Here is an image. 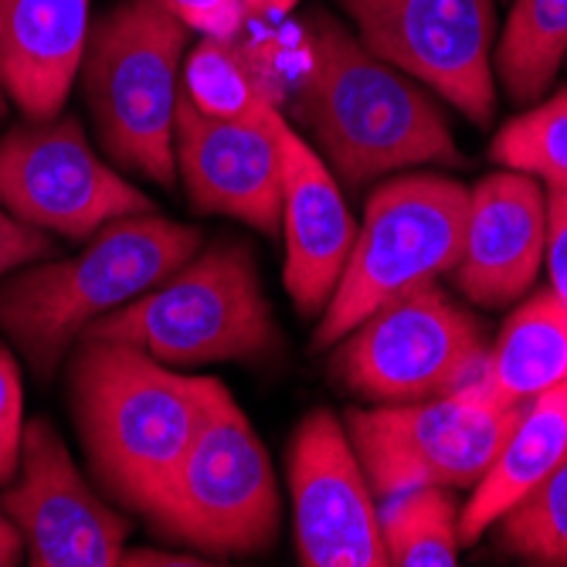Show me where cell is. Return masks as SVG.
<instances>
[{
  "label": "cell",
  "mask_w": 567,
  "mask_h": 567,
  "mask_svg": "<svg viewBox=\"0 0 567 567\" xmlns=\"http://www.w3.org/2000/svg\"><path fill=\"white\" fill-rule=\"evenodd\" d=\"M292 123L350 190L425 164H458L439 95L381 62L327 11L309 14V72Z\"/></svg>",
  "instance_id": "cell-1"
},
{
  "label": "cell",
  "mask_w": 567,
  "mask_h": 567,
  "mask_svg": "<svg viewBox=\"0 0 567 567\" xmlns=\"http://www.w3.org/2000/svg\"><path fill=\"white\" fill-rule=\"evenodd\" d=\"M218 388V378L174 371L133 343L82 337L69 364V398L102 489L146 517Z\"/></svg>",
  "instance_id": "cell-2"
},
{
  "label": "cell",
  "mask_w": 567,
  "mask_h": 567,
  "mask_svg": "<svg viewBox=\"0 0 567 567\" xmlns=\"http://www.w3.org/2000/svg\"><path fill=\"white\" fill-rule=\"evenodd\" d=\"M200 241L197 228L157 212L116 218L72 259H41L0 282V330L38 374H51L99 317L167 279Z\"/></svg>",
  "instance_id": "cell-3"
},
{
  "label": "cell",
  "mask_w": 567,
  "mask_h": 567,
  "mask_svg": "<svg viewBox=\"0 0 567 567\" xmlns=\"http://www.w3.org/2000/svg\"><path fill=\"white\" fill-rule=\"evenodd\" d=\"M82 337L120 340L171 368L269 360L282 337L259 269L241 241H215ZM79 337V340H82Z\"/></svg>",
  "instance_id": "cell-4"
},
{
  "label": "cell",
  "mask_w": 567,
  "mask_h": 567,
  "mask_svg": "<svg viewBox=\"0 0 567 567\" xmlns=\"http://www.w3.org/2000/svg\"><path fill=\"white\" fill-rule=\"evenodd\" d=\"M190 28L153 0H123L89 28L85 99L110 161L161 187L177 181L174 123Z\"/></svg>",
  "instance_id": "cell-5"
},
{
  "label": "cell",
  "mask_w": 567,
  "mask_h": 567,
  "mask_svg": "<svg viewBox=\"0 0 567 567\" xmlns=\"http://www.w3.org/2000/svg\"><path fill=\"white\" fill-rule=\"evenodd\" d=\"M146 520L200 557H248L276 544L282 499L272 458L225 384Z\"/></svg>",
  "instance_id": "cell-6"
},
{
  "label": "cell",
  "mask_w": 567,
  "mask_h": 567,
  "mask_svg": "<svg viewBox=\"0 0 567 567\" xmlns=\"http://www.w3.org/2000/svg\"><path fill=\"white\" fill-rule=\"evenodd\" d=\"M470 187L435 171L384 181L357 225L337 292L320 313L313 347H333L378 306L439 282L455 266Z\"/></svg>",
  "instance_id": "cell-7"
},
{
  "label": "cell",
  "mask_w": 567,
  "mask_h": 567,
  "mask_svg": "<svg viewBox=\"0 0 567 567\" xmlns=\"http://www.w3.org/2000/svg\"><path fill=\"white\" fill-rule=\"evenodd\" d=\"M524 408L499 404L470 381L429 401L350 408L343 425L381 503L419 486L470 493L489 473Z\"/></svg>",
  "instance_id": "cell-8"
},
{
  "label": "cell",
  "mask_w": 567,
  "mask_h": 567,
  "mask_svg": "<svg viewBox=\"0 0 567 567\" xmlns=\"http://www.w3.org/2000/svg\"><path fill=\"white\" fill-rule=\"evenodd\" d=\"M333 353V378L368 404H411L480 378L486 333L445 289L422 286L368 313Z\"/></svg>",
  "instance_id": "cell-9"
},
{
  "label": "cell",
  "mask_w": 567,
  "mask_h": 567,
  "mask_svg": "<svg viewBox=\"0 0 567 567\" xmlns=\"http://www.w3.org/2000/svg\"><path fill=\"white\" fill-rule=\"evenodd\" d=\"M368 51L476 126L496 116V0H337Z\"/></svg>",
  "instance_id": "cell-10"
},
{
  "label": "cell",
  "mask_w": 567,
  "mask_h": 567,
  "mask_svg": "<svg viewBox=\"0 0 567 567\" xmlns=\"http://www.w3.org/2000/svg\"><path fill=\"white\" fill-rule=\"evenodd\" d=\"M0 208L44 235L85 241L157 204L99 157L75 116H55L24 120L0 140Z\"/></svg>",
  "instance_id": "cell-11"
},
{
  "label": "cell",
  "mask_w": 567,
  "mask_h": 567,
  "mask_svg": "<svg viewBox=\"0 0 567 567\" xmlns=\"http://www.w3.org/2000/svg\"><path fill=\"white\" fill-rule=\"evenodd\" d=\"M34 567H113L123 560L130 520L79 473L62 432L48 419L24 422L18 476L0 493Z\"/></svg>",
  "instance_id": "cell-12"
},
{
  "label": "cell",
  "mask_w": 567,
  "mask_h": 567,
  "mask_svg": "<svg viewBox=\"0 0 567 567\" xmlns=\"http://www.w3.org/2000/svg\"><path fill=\"white\" fill-rule=\"evenodd\" d=\"M292 540L306 567H384L378 496L330 408L299 422L289 442Z\"/></svg>",
  "instance_id": "cell-13"
},
{
  "label": "cell",
  "mask_w": 567,
  "mask_h": 567,
  "mask_svg": "<svg viewBox=\"0 0 567 567\" xmlns=\"http://www.w3.org/2000/svg\"><path fill=\"white\" fill-rule=\"evenodd\" d=\"M282 113L276 102L259 116L221 120L177 99V174L200 215H225L255 231H279L282 212Z\"/></svg>",
  "instance_id": "cell-14"
},
{
  "label": "cell",
  "mask_w": 567,
  "mask_h": 567,
  "mask_svg": "<svg viewBox=\"0 0 567 567\" xmlns=\"http://www.w3.org/2000/svg\"><path fill=\"white\" fill-rule=\"evenodd\" d=\"M547 248V187L520 171L499 167L470 187L466 221L452 289L483 309H499L524 299L540 269Z\"/></svg>",
  "instance_id": "cell-15"
},
{
  "label": "cell",
  "mask_w": 567,
  "mask_h": 567,
  "mask_svg": "<svg viewBox=\"0 0 567 567\" xmlns=\"http://www.w3.org/2000/svg\"><path fill=\"white\" fill-rule=\"evenodd\" d=\"M282 150V212L286 241L282 282L299 317H320L343 276L357 238V221L343 200V187L320 153L296 126L279 123Z\"/></svg>",
  "instance_id": "cell-16"
},
{
  "label": "cell",
  "mask_w": 567,
  "mask_h": 567,
  "mask_svg": "<svg viewBox=\"0 0 567 567\" xmlns=\"http://www.w3.org/2000/svg\"><path fill=\"white\" fill-rule=\"evenodd\" d=\"M89 0H14L0 34V89L24 120L62 116L89 44Z\"/></svg>",
  "instance_id": "cell-17"
},
{
  "label": "cell",
  "mask_w": 567,
  "mask_h": 567,
  "mask_svg": "<svg viewBox=\"0 0 567 567\" xmlns=\"http://www.w3.org/2000/svg\"><path fill=\"white\" fill-rule=\"evenodd\" d=\"M567 455V384L534 398L517 429L509 432L489 473L458 506V540L476 544L506 509L517 506L540 480H547Z\"/></svg>",
  "instance_id": "cell-18"
},
{
  "label": "cell",
  "mask_w": 567,
  "mask_h": 567,
  "mask_svg": "<svg viewBox=\"0 0 567 567\" xmlns=\"http://www.w3.org/2000/svg\"><path fill=\"white\" fill-rule=\"evenodd\" d=\"M560 384H567V306L554 289H540L513 309L489 343L476 388L499 404H530Z\"/></svg>",
  "instance_id": "cell-19"
},
{
  "label": "cell",
  "mask_w": 567,
  "mask_h": 567,
  "mask_svg": "<svg viewBox=\"0 0 567 567\" xmlns=\"http://www.w3.org/2000/svg\"><path fill=\"white\" fill-rule=\"evenodd\" d=\"M567 59V0H513L493 51V72L506 95L534 106Z\"/></svg>",
  "instance_id": "cell-20"
},
{
  "label": "cell",
  "mask_w": 567,
  "mask_h": 567,
  "mask_svg": "<svg viewBox=\"0 0 567 567\" xmlns=\"http://www.w3.org/2000/svg\"><path fill=\"white\" fill-rule=\"evenodd\" d=\"M388 564L452 567L458 564V503L445 486H419L378 503Z\"/></svg>",
  "instance_id": "cell-21"
},
{
  "label": "cell",
  "mask_w": 567,
  "mask_h": 567,
  "mask_svg": "<svg viewBox=\"0 0 567 567\" xmlns=\"http://www.w3.org/2000/svg\"><path fill=\"white\" fill-rule=\"evenodd\" d=\"M181 95L200 113L221 120H248L272 106L248 51L235 38H204L184 55Z\"/></svg>",
  "instance_id": "cell-22"
},
{
  "label": "cell",
  "mask_w": 567,
  "mask_h": 567,
  "mask_svg": "<svg viewBox=\"0 0 567 567\" xmlns=\"http://www.w3.org/2000/svg\"><path fill=\"white\" fill-rule=\"evenodd\" d=\"M489 157L506 171L537 177L544 187H567V85L503 123Z\"/></svg>",
  "instance_id": "cell-23"
},
{
  "label": "cell",
  "mask_w": 567,
  "mask_h": 567,
  "mask_svg": "<svg viewBox=\"0 0 567 567\" xmlns=\"http://www.w3.org/2000/svg\"><path fill=\"white\" fill-rule=\"evenodd\" d=\"M499 547L524 564L567 567V455L496 520Z\"/></svg>",
  "instance_id": "cell-24"
},
{
  "label": "cell",
  "mask_w": 567,
  "mask_h": 567,
  "mask_svg": "<svg viewBox=\"0 0 567 567\" xmlns=\"http://www.w3.org/2000/svg\"><path fill=\"white\" fill-rule=\"evenodd\" d=\"M24 439V388L14 353L0 343V486H8L21 466Z\"/></svg>",
  "instance_id": "cell-25"
},
{
  "label": "cell",
  "mask_w": 567,
  "mask_h": 567,
  "mask_svg": "<svg viewBox=\"0 0 567 567\" xmlns=\"http://www.w3.org/2000/svg\"><path fill=\"white\" fill-rule=\"evenodd\" d=\"M204 38H238L245 24L241 0H153Z\"/></svg>",
  "instance_id": "cell-26"
},
{
  "label": "cell",
  "mask_w": 567,
  "mask_h": 567,
  "mask_svg": "<svg viewBox=\"0 0 567 567\" xmlns=\"http://www.w3.org/2000/svg\"><path fill=\"white\" fill-rule=\"evenodd\" d=\"M51 251H55V245H51L44 231L18 221L11 212L0 208V282L31 262L48 259Z\"/></svg>",
  "instance_id": "cell-27"
},
{
  "label": "cell",
  "mask_w": 567,
  "mask_h": 567,
  "mask_svg": "<svg viewBox=\"0 0 567 567\" xmlns=\"http://www.w3.org/2000/svg\"><path fill=\"white\" fill-rule=\"evenodd\" d=\"M544 269L550 289L567 306V187H547V248Z\"/></svg>",
  "instance_id": "cell-28"
},
{
  "label": "cell",
  "mask_w": 567,
  "mask_h": 567,
  "mask_svg": "<svg viewBox=\"0 0 567 567\" xmlns=\"http://www.w3.org/2000/svg\"><path fill=\"white\" fill-rule=\"evenodd\" d=\"M24 557V540L18 534V527L11 524V517L0 509V567H11Z\"/></svg>",
  "instance_id": "cell-29"
},
{
  "label": "cell",
  "mask_w": 567,
  "mask_h": 567,
  "mask_svg": "<svg viewBox=\"0 0 567 567\" xmlns=\"http://www.w3.org/2000/svg\"><path fill=\"white\" fill-rule=\"evenodd\" d=\"M296 4H299V0H241L245 14H251V18H282Z\"/></svg>",
  "instance_id": "cell-30"
},
{
  "label": "cell",
  "mask_w": 567,
  "mask_h": 567,
  "mask_svg": "<svg viewBox=\"0 0 567 567\" xmlns=\"http://www.w3.org/2000/svg\"><path fill=\"white\" fill-rule=\"evenodd\" d=\"M11 4L14 0H0V34H4V21L11 14ZM4 113H8V99H4V89H0V120H4Z\"/></svg>",
  "instance_id": "cell-31"
}]
</instances>
